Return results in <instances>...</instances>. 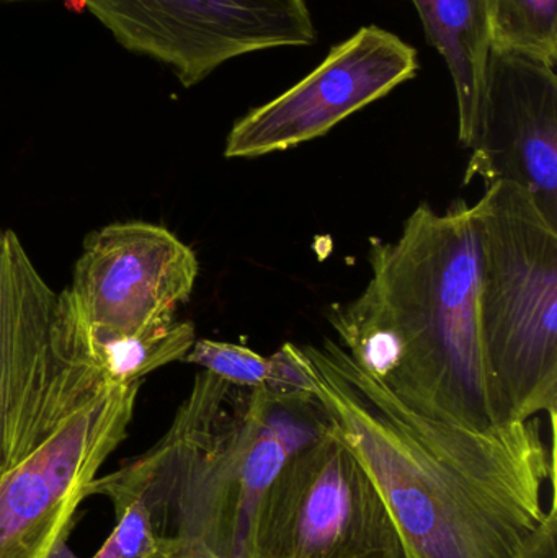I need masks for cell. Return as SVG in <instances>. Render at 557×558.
<instances>
[{
	"mask_svg": "<svg viewBox=\"0 0 557 558\" xmlns=\"http://www.w3.org/2000/svg\"><path fill=\"white\" fill-rule=\"evenodd\" d=\"M301 350L334 429L372 475L412 556L522 557L552 511L555 454L538 420L491 432L448 425L412 412L330 338Z\"/></svg>",
	"mask_w": 557,
	"mask_h": 558,
	"instance_id": "cell-1",
	"label": "cell"
},
{
	"mask_svg": "<svg viewBox=\"0 0 557 558\" xmlns=\"http://www.w3.org/2000/svg\"><path fill=\"white\" fill-rule=\"evenodd\" d=\"M362 294L334 307L340 347L412 412L491 432L517 423L487 360L473 208L422 203L395 242L370 251Z\"/></svg>",
	"mask_w": 557,
	"mask_h": 558,
	"instance_id": "cell-2",
	"label": "cell"
},
{
	"mask_svg": "<svg viewBox=\"0 0 557 558\" xmlns=\"http://www.w3.org/2000/svg\"><path fill=\"white\" fill-rule=\"evenodd\" d=\"M241 407L238 386L203 371L169 432L111 474L146 495L169 558H247L278 469L242 442Z\"/></svg>",
	"mask_w": 557,
	"mask_h": 558,
	"instance_id": "cell-3",
	"label": "cell"
},
{
	"mask_svg": "<svg viewBox=\"0 0 557 558\" xmlns=\"http://www.w3.org/2000/svg\"><path fill=\"white\" fill-rule=\"evenodd\" d=\"M481 257L487 360L516 422L557 409V228L532 193L486 186L471 206Z\"/></svg>",
	"mask_w": 557,
	"mask_h": 558,
	"instance_id": "cell-4",
	"label": "cell"
},
{
	"mask_svg": "<svg viewBox=\"0 0 557 558\" xmlns=\"http://www.w3.org/2000/svg\"><path fill=\"white\" fill-rule=\"evenodd\" d=\"M107 386L65 333L58 292L0 226V478Z\"/></svg>",
	"mask_w": 557,
	"mask_h": 558,
	"instance_id": "cell-5",
	"label": "cell"
},
{
	"mask_svg": "<svg viewBox=\"0 0 557 558\" xmlns=\"http://www.w3.org/2000/svg\"><path fill=\"white\" fill-rule=\"evenodd\" d=\"M247 558H415L372 475L336 429L262 495Z\"/></svg>",
	"mask_w": 557,
	"mask_h": 558,
	"instance_id": "cell-6",
	"label": "cell"
},
{
	"mask_svg": "<svg viewBox=\"0 0 557 558\" xmlns=\"http://www.w3.org/2000/svg\"><path fill=\"white\" fill-rule=\"evenodd\" d=\"M198 271L195 252L162 226L114 222L85 239L59 294L62 324L74 340L160 333L175 324Z\"/></svg>",
	"mask_w": 557,
	"mask_h": 558,
	"instance_id": "cell-7",
	"label": "cell"
},
{
	"mask_svg": "<svg viewBox=\"0 0 557 558\" xmlns=\"http://www.w3.org/2000/svg\"><path fill=\"white\" fill-rule=\"evenodd\" d=\"M128 51L172 69L183 87L231 59L316 43L306 0H84Z\"/></svg>",
	"mask_w": 557,
	"mask_h": 558,
	"instance_id": "cell-8",
	"label": "cell"
},
{
	"mask_svg": "<svg viewBox=\"0 0 557 558\" xmlns=\"http://www.w3.org/2000/svg\"><path fill=\"white\" fill-rule=\"evenodd\" d=\"M141 383L107 386L0 478V558H49L126 439Z\"/></svg>",
	"mask_w": 557,
	"mask_h": 558,
	"instance_id": "cell-9",
	"label": "cell"
},
{
	"mask_svg": "<svg viewBox=\"0 0 557 558\" xmlns=\"http://www.w3.org/2000/svg\"><path fill=\"white\" fill-rule=\"evenodd\" d=\"M417 71L419 54L411 45L388 29L363 26L334 46L303 81L235 121L225 156L254 159L317 140Z\"/></svg>",
	"mask_w": 557,
	"mask_h": 558,
	"instance_id": "cell-10",
	"label": "cell"
},
{
	"mask_svg": "<svg viewBox=\"0 0 557 558\" xmlns=\"http://www.w3.org/2000/svg\"><path fill=\"white\" fill-rule=\"evenodd\" d=\"M468 149L464 183H517L557 228L556 68L493 48Z\"/></svg>",
	"mask_w": 557,
	"mask_h": 558,
	"instance_id": "cell-11",
	"label": "cell"
},
{
	"mask_svg": "<svg viewBox=\"0 0 557 558\" xmlns=\"http://www.w3.org/2000/svg\"><path fill=\"white\" fill-rule=\"evenodd\" d=\"M457 92L458 137L470 146L493 51L491 0H412Z\"/></svg>",
	"mask_w": 557,
	"mask_h": 558,
	"instance_id": "cell-12",
	"label": "cell"
},
{
	"mask_svg": "<svg viewBox=\"0 0 557 558\" xmlns=\"http://www.w3.org/2000/svg\"><path fill=\"white\" fill-rule=\"evenodd\" d=\"M71 340L82 361L90 364L108 384L131 386L166 364L183 361L196 335L190 322H175L160 333Z\"/></svg>",
	"mask_w": 557,
	"mask_h": 558,
	"instance_id": "cell-13",
	"label": "cell"
},
{
	"mask_svg": "<svg viewBox=\"0 0 557 558\" xmlns=\"http://www.w3.org/2000/svg\"><path fill=\"white\" fill-rule=\"evenodd\" d=\"M493 48L556 68L557 0H491Z\"/></svg>",
	"mask_w": 557,
	"mask_h": 558,
	"instance_id": "cell-14",
	"label": "cell"
},
{
	"mask_svg": "<svg viewBox=\"0 0 557 558\" xmlns=\"http://www.w3.org/2000/svg\"><path fill=\"white\" fill-rule=\"evenodd\" d=\"M87 494L110 498L117 513V526L92 558H144L159 549L154 510L141 492L114 484L105 475L88 485Z\"/></svg>",
	"mask_w": 557,
	"mask_h": 558,
	"instance_id": "cell-15",
	"label": "cell"
},
{
	"mask_svg": "<svg viewBox=\"0 0 557 558\" xmlns=\"http://www.w3.org/2000/svg\"><path fill=\"white\" fill-rule=\"evenodd\" d=\"M183 361L196 364L234 386L258 387L267 383L268 357L242 344L202 338L195 340Z\"/></svg>",
	"mask_w": 557,
	"mask_h": 558,
	"instance_id": "cell-16",
	"label": "cell"
},
{
	"mask_svg": "<svg viewBox=\"0 0 557 558\" xmlns=\"http://www.w3.org/2000/svg\"><path fill=\"white\" fill-rule=\"evenodd\" d=\"M265 386L281 393H316V380L301 347L284 343L277 353L268 356Z\"/></svg>",
	"mask_w": 557,
	"mask_h": 558,
	"instance_id": "cell-17",
	"label": "cell"
},
{
	"mask_svg": "<svg viewBox=\"0 0 557 558\" xmlns=\"http://www.w3.org/2000/svg\"><path fill=\"white\" fill-rule=\"evenodd\" d=\"M520 558H557V517L553 505L548 520Z\"/></svg>",
	"mask_w": 557,
	"mask_h": 558,
	"instance_id": "cell-18",
	"label": "cell"
},
{
	"mask_svg": "<svg viewBox=\"0 0 557 558\" xmlns=\"http://www.w3.org/2000/svg\"><path fill=\"white\" fill-rule=\"evenodd\" d=\"M49 558H78L72 554V550L69 549L68 541H62L55 550H52L51 556Z\"/></svg>",
	"mask_w": 557,
	"mask_h": 558,
	"instance_id": "cell-19",
	"label": "cell"
},
{
	"mask_svg": "<svg viewBox=\"0 0 557 558\" xmlns=\"http://www.w3.org/2000/svg\"><path fill=\"white\" fill-rule=\"evenodd\" d=\"M144 558H169V557H167V553H166V550H164V547L160 546V541H159V549L154 550L153 554H149V556L144 557Z\"/></svg>",
	"mask_w": 557,
	"mask_h": 558,
	"instance_id": "cell-20",
	"label": "cell"
}]
</instances>
